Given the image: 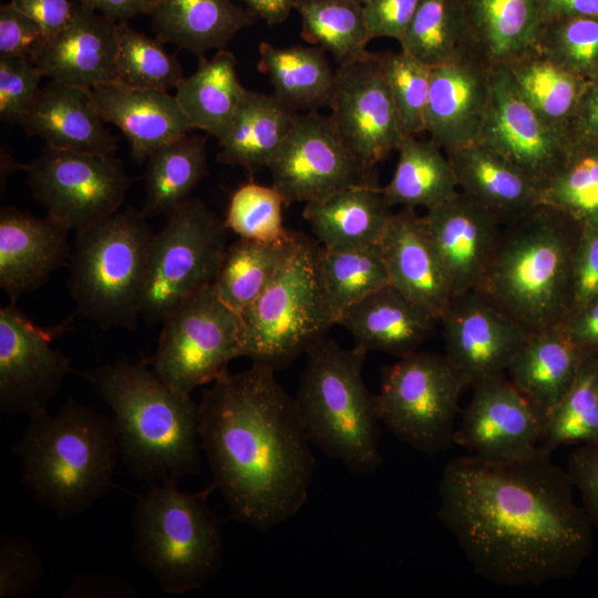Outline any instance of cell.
<instances>
[{
  "label": "cell",
  "mask_w": 598,
  "mask_h": 598,
  "mask_svg": "<svg viewBox=\"0 0 598 598\" xmlns=\"http://www.w3.org/2000/svg\"><path fill=\"white\" fill-rule=\"evenodd\" d=\"M439 493L440 520L474 571L492 582L570 578L592 553V525L570 477L542 448L513 461L453 458Z\"/></svg>",
  "instance_id": "1"
},
{
  "label": "cell",
  "mask_w": 598,
  "mask_h": 598,
  "mask_svg": "<svg viewBox=\"0 0 598 598\" xmlns=\"http://www.w3.org/2000/svg\"><path fill=\"white\" fill-rule=\"evenodd\" d=\"M198 434L234 520L266 532L305 506L312 444L276 371L252 363L213 382L198 403Z\"/></svg>",
  "instance_id": "2"
},
{
  "label": "cell",
  "mask_w": 598,
  "mask_h": 598,
  "mask_svg": "<svg viewBox=\"0 0 598 598\" xmlns=\"http://www.w3.org/2000/svg\"><path fill=\"white\" fill-rule=\"evenodd\" d=\"M84 377L113 411L121 460L137 480L153 486L200 473L192 395L172 389L148 361L118 360Z\"/></svg>",
  "instance_id": "3"
},
{
  "label": "cell",
  "mask_w": 598,
  "mask_h": 598,
  "mask_svg": "<svg viewBox=\"0 0 598 598\" xmlns=\"http://www.w3.org/2000/svg\"><path fill=\"white\" fill-rule=\"evenodd\" d=\"M580 230L569 217L538 204L503 225L475 291L527 333L564 324L570 315Z\"/></svg>",
  "instance_id": "4"
},
{
  "label": "cell",
  "mask_w": 598,
  "mask_h": 598,
  "mask_svg": "<svg viewBox=\"0 0 598 598\" xmlns=\"http://www.w3.org/2000/svg\"><path fill=\"white\" fill-rule=\"evenodd\" d=\"M22 485L59 518L89 509L115 487L120 456L113 420L74 399L29 416L12 448Z\"/></svg>",
  "instance_id": "5"
},
{
  "label": "cell",
  "mask_w": 598,
  "mask_h": 598,
  "mask_svg": "<svg viewBox=\"0 0 598 598\" xmlns=\"http://www.w3.org/2000/svg\"><path fill=\"white\" fill-rule=\"evenodd\" d=\"M367 353L320 339L306 353L293 396L310 443L355 474L373 472L382 462L375 395L362 373Z\"/></svg>",
  "instance_id": "6"
},
{
  "label": "cell",
  "mask_w": 598,
  "mask_h": 598,
  "mask_svg": "<svg viewBox=\"0 0 598 598\" xmlns=\"http://www.w3.org/2000/svg\"><path fill=\"white\" fill-rule=\"evenodd\" d=\"M215 484L184 492L177 482L148 486L132 511L133 554L169 595L199 589L219 571L221 523L209 505Z\"/></svg>",
  "instance_id": "7"
},
{
  "label": "cell",
  "mask_w": 598,
  "mask_h": 598,
  "mask_svg": "<svg viewBox=\"0 0 598 598\" xmlns=\"http://www.w3.org/2000/svg\"><path fill=\"white\" fill-rule=\"evenodd\" d=\"M154 234L132 207L76 231L66 286L80 315L102 329H136Z\"/></svg>",
  "instance_id": "8"
},
{
  "label": "cell",
  "mask_w": 598,
  "mask_h": 598,
  "mask_svg": "<svg viewBox=\"0 0 598 598\" xmlns=\"http://www.w3.org/2000/svg\"><path fill=\"white\" fill-rule=\"evenodd\" d=\"M319 250L301 234L262 292L239 315L241 357L277 371L326 337L333 324L319 283Z\"/></svg>",
  "instance_id": "9"
},
{
  "label": "cell",
  "mask_w": 598,
  "mask_h": 598,
  "mask_svg": "<svg viewBox=\"0 0 598 598\" xmlns=\"http://www.w3.org/2000/svg\"><path fill=\"white\" fill-rule=\"evenodd\" d=\"M224 219L197 197L166 216L154 234L147 260L141 317L162 323L179 305L210 287L227 245Z\"/></svg>",
  "instance_id": "10"
},
{
  "label": "cell",
  "mask_w": 598,
  "mask_h": 598,
  "mask_svg": "<svg viewBox=\"0 0 598 598\" xmlns=\"http://www.w3.org/2000/svg\"><path fill=\"white\" fill-rule=\"evenodd\" d=\"M461 373L445 354L415 351L382 372L375 395L379 421L398 440L434 456L454 443Z\"/></svg>",
  "instance_id": "11"
},
{
  "label": "cell",
  "mask_w": 598,
  "mask_h": 598,
  "mask_svg": "<svg viewBox=\"0 0 598 598\" xmlns=\"http://www.w3.org/2000/svg\"><path fill=\"white\" fill-rule=\"evenodd\" d=\"M162 323L148 363L179 393L192 395L195 389L225 377L231 360L241 357L240 317L212 286L179 305Z\"/></svg>",
  "instance_id": "12"
},
{
  "label": "cell",
  "mask_w": 598,
  "mask_h": 598,
  "mask_svg": "<svg viewBox=\"0 0 598 598\" xmlns=\"http://www.w3.org/2000/svg\"><path fill=\"white\" fill-rule=\"evenodd\" d=\"M25 171L47 215L75 231L117 212L131 185L120 158L95 152L45 146Z\"/></svg>",
  "instance_id": "13"
},
{
  "label": "cell",
  "mask_w": 598,
  "mask_h": 598,
  "mask_svg": "<svg viewBox=\"0 0 598 598\" xmlns=\"http://www.w3.org/2000/svg\"><path fill=\"white\" fill-rule=\"evenodd\" d=\"M272 186L286 205L311 203L357 185H378L338 135L329 116L298 115L269 166Z\"/></svg>",
  "instance_id": "14"
},
{
  "label": "cell",
  "mask_w": 598,
  "mask_h": 598,
  "mask_svg": "<svg viewBox=\"0 0 598 598\" xmlns=\"http://www.w3.org/2000/svg\"><path fill=\"white\" fill-rule=\"evenodd\" d=\"M69 321L44 328L16 301L0 309V410L32 416L48 410L71 371L70 359L51 343Z\"/></svg>",
  "instance_id": "15"
},
{
  "label": "cell",
  "mask_w": 598,
  "mask_h": 598,
  "mask_svg": "<svg viewBox=\"0 0 598 598\" xmlns=\"http://www.w3.org/2000/svg\"><path fill=\"white\" fill-rule=\"evenodd\" d=\"M329 106V117L338 135L368 168L398 151L405 136L381 54L370 53L360 61L338 68Z\"/></svg>",
  "instance_id": "16"
},
{
  "label": "cell",
  "mask_w": 598,
  "mask_h": 598,
  "mask_svg": "<svg viewBox=\"0 0 598 598\" xmlns=\"http://www.w3.org/2000/svg\"><path fill=\"white\" fill-rule=\"evenodd\" d=\"M478 143L517 166L539 186L570 146L568 134L549 125L520 95L504 66L493 68Z\"/></svg>",
  "instance_id": "17"
},
{
  "label": "cell",
  "mask_w": 598,
  "mask_h": 598,
  "mask_svg": "<svg viewBox=\"0 0 598 598\" xmlns=\"http://www.w3.org/2000/svg\"><path fill=\"white\" fill-rule=\"evenodd\" d=\"M544 422L504 373L473 386L454 443L481 458L520 460L540 450Z\"/></svg>",
  "instance_id": "18"
},
{
  "label": "cell",
  "mask_w": 598,
  "mask_h": 598,
  "mask_svg": "<svg viewBox=\"0 0 598 598\" xmlns=\"http://www.w3.org/2000/svg\"><path fill=\"white\" fill-rule=\"evenodd\" d=\"M440 322L444 354L472 388L506 373L529 334L475 290L454 297Z\"/></svg>",
  "instance_id": "19"
},
{
  "label": "cell",
  "mask_w": 598,
  "mask_h": 598,
  "mask_svg": "<svg viewBox=\"0 0 598 598\" xmlns=\"http://www.w3.org/2000/svg\"><path fill=\"white\" fill-rule=\"evenodd\" d=\"M423 217L453 296L475 290L496 248L502 221L460 190Z\"/></svg>",
  "instance_id": "20"
},
{
  "label": "cell",
  "mask_w": 598,
  "mask_h": 598,
  "mask_svg": "<svg viewBox=\"0 0 598 598\" xmlns=\"http://www.w3.org/2000/svg\"><path fill=\"white\" fill-rule=\"evenodd\" d=\"M492 70L471 50L432 68L425 132L444 152L478 141Z\"/></svg>",
  "instance_id": "21"
},
{
  "label": "cell",
  "mask_w": 598,
  "mask_h": 598,
  "mask_svg": "<svg viewBox=\"0 0 598 598\" xmlns=\"http://www.w3.org/2000/svg\"><path fill=\"white\" fill-rule=\"evenodd\" d=\"M117 24L80 2L66 25L29 58L43 75L63 84L92 89L116 82Z\"/></svg>",
  "instance_id": "22"
},
{
  "label": "cell",
  "mask_w": 598,
  "mask_h": 598,
  "mask_svg": "<svg viewBox=\"0 0 598 598\" xmlns=\"http://www.w3.org/2000/svg\"><path fill=\"white\" fill-rule=\"evenodd\" d=\"M379 245L389 285L440 322L454 296L424 217L412 208L393 212Z\"/></svg>",
  "instance_id": "23"
},
{
  "label": "cell",
  "mask_w": 598,
  "mask_h": 598,
  "mask_svg": "<svg viewBox=\"0 0 598 598\" xmlns=\"http://www.w3.org/2000/svg\"><path fill=\"white\" fill-rule=\"evenodd\" d=\"M70 229L48 215L0 210V287L16 301L43 286L71 257Z\"/></svg>",
  "instance_id": "24"
},
{
  "label": "cell",
  "mask_w": 598,
  "mask_h": 598,
  "mask_svg": "<svg viewBox=\"0 0 598 598\" xmlns=\"http://www.w3.org/2000/svg\"><path fill=\"white\" fill-rule=\"evenodd\" d=\"M93 104L104 120L124 134L132 158L141 164L164 144L183 137L193 127L175 95L138 89L118 81L91 89Z\"/></svg>",
  "instance_id": "25"
},
{
  "label": "cell",
  "mask_w": 598,
  "mask_h": 598,
  "mask_svg": "<svg viewBox=\"0 0 598 598\" xmlns=\"http://www.w3.org/2000/svg\"><path fill=\"white\" fill-rule=\"evenodd\" d=\"M104 123L91 89L52 80L40 90L19 124L49 147L114 155L116 142Z\"/></svg>",
  "instance_id": "26"
},
{
  "label": "cell",
  "mask_w": 598,
  "mask_h": 598,
  "mask_svg": "<svg viewBox=\"0 0 598 598\" xmlns=\"http://www.w3.org/2000/svg\"><path fill=\"white\" fill-rule=\"evenodd\" d=\"M439 320L391 285L367 296L340 318L357 347L398 358L415 352L434 333Z\"/></svg>",
  "instance_id": "27"
},
{
  "label": "cell",
  "mask_w": 598,
  "mask_h": 598,
  "mask_svg": "<svg viewBox=\"0 0 598 598\" xmlns=\"http://www.w3.org/2000/svg\"><path fill=\"white\" fill-rule=\"evenodd\" d=\"M587 355L561 324L529 333L506 375L545 421L569 390Z\"/></svg>",
  "instance_id": "28"
},
{
  "label": "cell",
  "mask_w": 598,
  "mask_h": 598,
  "mask_svg": "<svg viewBox=\"0 0 598 598\" xmlns=\"http://www.w3.org/2000/svg\"><path fill=\"white\" fill-rule=\"evenodd\" d=\"M444 153L453 167L458 190L492 212L503 225L539 204L537 183L481 143Z\"/></svg>",
  "instance_id": "29"
},
{
  "label": "cell",
  "mask_w": 598,
  "mask_h": 598,
  "mask_svg": "<svg viewBox=\"0 0 598 598\" xmlns=\"http://www.w3.org/2000/svg\"><path fill=\"white\" fill-rule=\"evenodd\" d=\"M379 185H357L305 204L303 218L326 249L379 244L393 214Z\"/></svg>",
  "instance_id": "30"
},
{
  "label": "cell",
  "mask_w": 598,
  "mask_h": 598,
  "mask_svg": "<svg viewBox=\"0 0 598 598\" xmlns=\"http://www.w3.org/2000/svg\"><path fill=\"white\" fill-rule=\"evenodd\" d=\"M470 50L491 68L536 50L542 27L539 0H457Z\"/></svg>",
  "instance_id": "31"
},
{
  "label": "cell",
  "mask_w": 598,
  "mask_h": 598,
  "mask_svg": "<svg viewBox=\"0 0 598 598\" xmlns=\"http://www.w3.org/2000/svg\"><path fill=\"white\" fill-rule=\"evenodd\" d=\"M252 14L231 0H156L150 13L156 38L198 56L226 48Z\"/></svg>",
  "instance_id": "32"
},
{
  "label": "cell",
  "mask_w": 598,
  "mask_h": 598,
  "mask_svg": "<svg viewBox=\"0 0 598 598\" xmlns=\"http://www.w3.org/2000/svg\"><path fill=\"white\" fill-rule=\"evenodd\" d=\"M298 114L274 94L247 90L227 135L219 141L217 159L245 168L250 175L269 168Z\"/></svg>",
  "instance_id": "33"
},
{
  "label": "cell",
  "mask_w": 598,
  "mask_h": 598,
  "mask_svg": "<svg viewBox=\"0 0 598 598\" xmlns=\"http://www.w3.org/2000/svg\"><path fill=\"white\" fill-rule=\"evenodd\" d=\"M175 99L193 128L221 141L230 130L247 92L239 81L237 59L219 50L212 59L199 56L196 71L176 86Z\"/></svg>",
  "instance_id": "34"
},
{
  "label": "cell",
  "mask_w": 598,
  "mask_h": 598,
  "mask_svg": "<svg viewBox=\"0 0 598 598\" xmlns=\"http://www.w3.org/2000/svg\"><path fill=\"white\" fill-rule=\"evenodd\" d=\"M258 70L266 74L274 95L292 110L329 105L336 81L326 51L317 45L259 44Z\"/></svg>",
  "instance_id": "35"
},
{
  "label": "cell",
  "mask_w": 598,
  "mask_h": 598,
  "mask_svg": "<svg viewBox=\"0 0 598 598\" xmlns=\"http://www.w3.org/2000/svg\"><path fill=\"white\" fill-rule=\"evenodd\" d=\"M405 135L398 148L392 178L382 187L386 202L401 208L425 210L458 192L453 167L444 151L431 138Z\"/></svg>",
  "instance_id": "36"
},
{
  "label": "cell",
  "mask_w": 598,
  "mask_h": 598,
  "mask_svg": "<svg viewBox=\"0 0 598 598\" xmlns=\"http://www.w3.org/2000/svg\"><path fill=\"white\" fill-rule=\"evenodd\" d=\"M207 174L206 138L187 134L162 145L146 159L142 214L168 216Z\"/></svg>",
  "instance_id": "37"
},
{
  "label": "cell",
  "mask_w": 598,
  "mask_h": 598,
  "mask_svg": "<svg viewBox=\"0 0 598 598\" xmlns=\"http://www.w3.org/2000/svg\"><path fill=\"white\" fill-rule=\"evenodd\" d=\"M301 233L275 243L238 238L229 245L212 285L217 297L240 315L262 292L295 249Z\"/></svg>",
  "instance_id": "38"
},
{
  "label": "cell",
  "mask_w": 598,
  "mask_h": 598,
  "mask_svg": "<svg viewBox=\"0 0 598 598\" xmlns=\"http://www.w3.org/2000/svg\"><path fill=\"white\" fill-rule=\"evenodd\" d=\"M318 276L332 324H338L350 307L389 285L379 244L346 249L320 246Z\"/></svg>",
  "instance_id": "39"
},
{
  "label": "cell",
  "mask_w": 598,
  "mask_h": 598,
  "mask_svg": "<svg viewBox=\"0 0 598 598\" xmlns=\"http://www.w3.org/2000/svg\"><path fill=\"white\" fill-rule=\"evenodd\" d=\"M504 68L526 102L549 125L567 133L588 82L537 50L518 56Z\"/></svg>",
  "instance_id": "40"
},
{
  "label": "cell",
  "mask_w": 598,
  "mask_h": 598,
  "mask_svg": "<svg viewBox=\"0 0 598 598\" xmlns=\"http://www.w3.org/2000/svg\"><path fill=\"white\" fill-rule=\"evenodd\" d=\"M301 37L329 52L339 68L367 58L370 42L363 4L355 0H295Z\"/></svg>",
  "instance_id": "41"
},
{
  "label": "cell",
  "mask_w": 598,
  "mask_h": 598,
  "mask_svg": "<svg viewBox=\"0 0 598 598\" xmlns=\"http://www.w3.org/2000/svg\"><path fill=\"white\" fill-rule=\"evenodd\" d=\"M539 204L580 226L598 223V146L570 143L561 162L539 186Z\"/></svg>",
  "instance_id": "42"
},
{
  "label": "cell",
  "mask_w": 598,
  "mask_h": 598,
  "mask_svg": "<svg viewBox=\"0 0 598 598\" xmlns=\"http://www.w3.org/2000/svg\"><path fill=\"white\" fill-rule=\"evenodd\" d=\"M401 50L433 68L470 50L468 32L457 0H420L399 41Z\"/></svg>",
  "instance_id": "43"
},
{
  "label": "cell",
  "mask_w": 598,
  "mask_h": 598,
  "mask_svg": "<svg viewBox=\"0 0 598 598\" xmlns=\"http://www.w3.org/2000/svg\"><path fill=\"white\" fill-rule=\"evenodd\" d=\"M598 444V357L587 355L567 393L545 419L540 448Z\"/></svg>",
  "instance_id": "44"
},
{
  "label": "cell",
  "mask_w": 598,
  "mask_h": 598,
  "mask_svg": "<svg viewBox=\"0 0 598 598\" xmlns=\"http://www.w3.org/2000/svg\"><path fill=\"white\" fill-rule=\"evenodd\" d=\"M158 38H151L127 24H117V81L133 87L168 91L185 78L175 54L164 49Z\"/></svg>",
  "instance_id": "45"
},
{
  "label": "cell",
  "mask_w": 598,
  "mask_h": 598,
  "mask_svg": "<svg viewBox=\"0 0 598 598\" xmlns=\"http://www.w3.org/2000/svg\"><path fill=\"white\" fill-rule=\"evenodd\" d=\"M536 50L590 82L598 78V19L573 17L543 22Z\"/></svg>",
  "instance_id": "46"
},
{
  "label": "cell",
  "mask_w": 598,
  "mask_h": 598,
  "mask_svg": "<svg viewBox=\"0 0 598 598\" xmlns=\"http://www.w3.org/2000/svg\"><path fill=\"white\" fill-rule=\"evenodd\" d=\"M283 197L272 185L249 182L231 195L224 223L239 238L279 241L291 233L283 226Z\"/></svg>",
  "instance_id": "47"
},
{
  "label": "cell",
  "mask_w": 598,
  "mask_h": 598,
  "mask_svg": "<svg viewBox=\"0 0 598 598\" xmlns=\"http://www.w3.org/2000/svg\"><path fill=\"white\" fill-rule=\"evenodd\" d=\"M381 59L404 135L425 132L432 68L402 50Z\"/></svg>",
  "instance_id": "48"
},
{
  "label": "cell",
  "mask_w": 598,
  "mask_h": 598,
  "mask_svg": "<svg viewBox=\"0 0 598 598\" xmlns=\"http://www.w3.org/2000/svg\"><path fill=\"white\" fill-rule=\"evenodd\" d=\"M43 560L31 540L0 535V598L30 594L44 576Z\"/></svg>",
  "instance_id": "49"
},
{
  "label": "cell",
  "mask_w": 598,
  "mask_h": 598,
  "mask_svg": "<svg viewBox=\"0 0 598 598\" xmlns=\"http://www.w3.org/2000/svg\"><path fill=\"white\" fill-rule=\"evenodd\" d=\"M44 76L28 56L0 55V118L20 123L40 92Z\"/></svg>",
  "instance_id": "50"
},
{
  "label": "cell",
  "mask_w": 598,
  "mask_h": 598,
  "mask_svg": "<svg viewBox=\"0 0 598 598\" xmlns=\"http://www.w3.org/2000/svg\"><path fill=\"white\" fill-rule=\"evenodd\" d=\"M597 297L598 223H594L581 226L577 243L571 271V307L569 317Z\"/></svg>",
  "instance_id": "51"
},
{
  "label": "cell",
  "mask_w": 598,
  "mask_h": 598,
  "mask_svg": "<svg viewBox=\"0 0 598 598\" xmlns=\"http://www.w3.org/2000/svg\"><path fill=\"white\" fill-rule=\"evenodd\" d=\"M45 39L40 24L10 3L0 7V55L28 56Z\"/></svg>",
  "instance_id": "52"
},
{
  "label": "cell",
  "mask_w": 598,
  "mask_h": 598,
  "mask_svg": "<svg viewBox=\"0 0 598 598\" xmlns=\"http://www.w3.org/2000/svg\"><path fill=\"white\" fill-rule=\"evenodd\" d=\"M420 0H367L363 3L369 40L391 38L400 41Z\"/></svg>",
  "instance_id": "53"
},
{
  "label": "cell",
  "mask_w": 598,
  "mask_h": 598,
  "mask_svg": "<svg viewBox=\"0 0 598 598\" xmlns=\"http://www.w3.org/2000/svg\"><path fill=\"white\" fill-rule=\"evenodd\" d=\"M567 473L592 527L598 529V444H580L568 457Z\"/></svg>",
  "instance_id": "54"
},
{
  "label": "cell",
  "mask_w": 598,
  "mask_h": 598,
  "mask_svg": "<svg viewBox=\"0 0 598 598\" xmlns=\"http://www.w3.org/2000/svg\"><path fill=\"white\" fill-rule=\"evenodd\" d=\"M567 134L570 143L598 146V78L587 83Z\"/></svg>",
  "instance_id": "55"
},
{
  "label": "cell",
  "mask_w": 598,
  "mask_h": 598,
  "mask_svg": "<svg viewBox=\"0 0 598 598\" xmlns=\"http://www.w3.org/2000/svg\"><path fill=\"white\" fill-rule=\"evenodd\" d=\"M11 3L37 21L45 38L66 25L76 6L69 0H11Z\"/></svg>",
  "instance_id": "56"
},
{
  "label": "cell",
  "mask_w": 598,
  "mask_h": 598,
  "mask_svg": "<svg viewBox=\"0 0 598 598\" xmlns=\"http://www.w3.org/2000/svg\"><path fill=\"white\" fill-rule=\"evenodd\" d=\"M66 597H136L137 592L126 581L103 575L76 576L65 590Z\"/></svg>",
  "instance_id": "57"
},
{
  "label": "cell",
  "mask_w": 598,
  "mask_h": 598,
  "mask_svg": "<svg viewBox=\"0 0 598 598\" xmlns=\"http://www.w3.org/2000/svg\"><path fill=\"white\" fill-rule=\"evenodd\" d=\"M563 326L588 355L598 357V297L571 315Z\"/></svg>",
  "instance_id": "58"
},
{
  "label": "cell",
  "mask_w": 598,
  "mask_h": 598,
  "mask_svg": "<svg viewBox=\"0 0 598 598\" xmlns=\"http://www.w3.org/2000/svg\"><path fill=\"white\" fill-rule=\"evenodd\" d=\"M80 2L115 22H126L138 14H150L156 0H80Z\"/></svg>",
  "instance_id": "59"
},
{
  "label": "cell",
  "mask_w": 598,
  "mask_h": 598,
  "mask_svg": "<svg viewBox=\"0 0 598 598\" xmlns=\"http://www.w3.org/2000/svg\"><path fill=\"white\" fill-rule=\"evenodd\" d=\"M542 22L573 17L598 19V0H539Z\"/></svg>",
  "instance_id": "60"
},
{
  "label": "cell",
  "mask_w": 598,
  "mask_h": 598,
  "mask_svg": "<svg viewBox=\"0 0 598 598\" xmlns=\"http://www.w3.org/2000/svg\"><path fill=\"white\" fill-rule=\"evenodd\" d=\"M249 11L274 25L286 21L295 10V0H244Z\"/></svg>",
  "instance_id": "61"
},
{
  "label": "cell",
  "mask_w": 598,
  "mask_h": 598,
  "mask_svg": "<svg viewBox=\"0 0 598 598\" xmlns=\"http://www.w3.org/2000/svg\"><path fill=\"white\" fill-rule=\"evenodd\" d=\"M355 1L363 4L367 0H355Z\"/></svg>",
  "instance_id": "62"
}]
</instances>
